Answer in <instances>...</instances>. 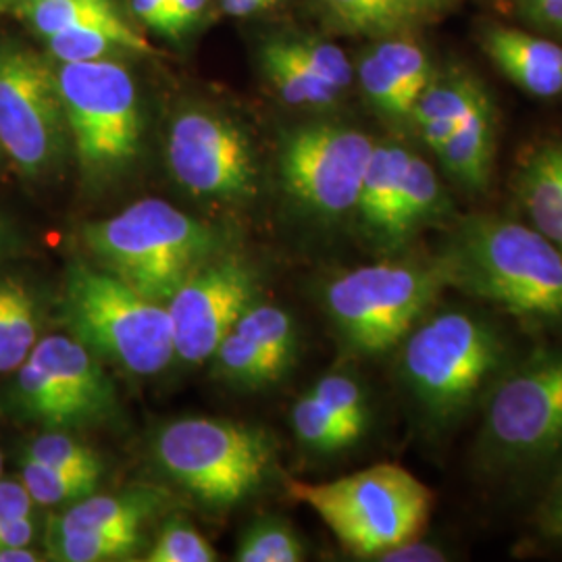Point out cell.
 <instances>
[{"mask_svg": "<svg viewBox=\"0 0 562 562\" xmlns=\"http://www.w3.org/2000/svg\"><path fill=\"white\" fill-rule=\"evenodd\" d=\"M434 257L446 290L531 327H562V250L531 223L467 215L448 225Z\"/></svg>", "mask_w": 562, "mask_h": 562, "instance_id": "6da1fadb", "label": "cell"}, {"mask_svg": "<svg viewBox=\"0 0 562 562\" xmlns=\"http://www.w3.org/2000/svg\"><path fill=\"white\" fill-rule=\"evenodd\" d=\"M436 304L398 344V373L427 434L448 436L482 408L515 350L487 313Z\"/></svg>", "mask_w": 562, "mask_h": 562, "instance_id": "7a4b0ae2", "label": "cell"}, {"mask_svg": "<svg viewBox=\"0 0 562 562\" xmlns=\"http://www.w3.org/2000/svg\"><path fill=\"white\" fill-rule=\"evenodd\" d=\"M562 459V341L515 355L482 404L475 461L492 477L522 480Z\"/></svg>", "mask_w": 562, "mask_h": 562, "instance_id": "3957f363", "label": "cell"}, {"mask_svg": "<svg viewBox=\"0 0 562 562\" xmlns=\"http://www.w3.org/2000/svg\"><path fill=\"white\" fill-rule=\"evenodd\" d=\"M81 241L101 269L162 304L223 248L220 229L159 199L134 202L113 217L88 223Z\"/></svg>", "mask_w": 562, "mask_h": 562, "instance_id": "277c9868", "label": "cell"}, {"mask_svg": "<svg viewBox=\"0 0 562 562\" xmlns=\"http://www.w3.org/2000/svg\"><path fill=\"white\" fill-rule=\"evenodd\" d=\"M288 494L319 515L355 557L375 561L382 552L422 536L434 494L408 469L382 462L334 482H288Z\"/></svg>", "mask_w": 562, "mask_h": 562, "instance_id": "5b68a950", "label": "cell"}, {"mask_svg": "<svg viewBox=\"0 0 562 562\" xmlns=\"http://www.w3.org/2000/svg\"><path fill=\"white\" fill-rule=\"evenodd\" d=\"M63 322L92 355L140 378L161 373L176 357L167 304L142 296L101 267H69Z\"/></svg>", "mask_w": 562, "mask_h": 562, "instance_id": "8992f818", "label": "cell"}, {"mask_svg": "<svg viewBox=\"0 0 562 562\" xmlns=\"http://www.w3.org/2000/svg\"><path fill=\"white\" fill-rule=\"evenodd\" d=\"M446 290L436 257L362 265L329 281L323 304L346 350L382 357L398 348Z\"/></svg>", "mask_w": 562, "mask_h": 562, "instance_id": "52a82bcc", "label": "cell"}, {"mask_svg": "<svg viewBox=\"0 0 562 562\" xmlns=\"http://www.w3.org/2000/svg\"><path fill=\"white\" fill-rule=\"evenodd\" d=\"M162 473L211 508H229L261 487L278 459L273 436L246 423L188 417L153 443Z\"/></svg>", "mask_w": 562, "mask_h": 562, "instance_id": "ba28073f", "label": "cell"}, {"mask_svg": "<svg viewBox=\"0 0 562 562\" xmlns=\"http://www.w3.org/2000/svg\"><path fill=\"white\" fill-rule=\"evenodd\" d=\"M69 138L86 180L106 181L130 167L140 150L136 81L117 59L57 63Z\"/></svg>", "mask_w": 562, "mask_h": 562, "instance_id": "9c48e42d", "label": "cell"}, {"mask_svg": "<svg viewBox=\"0 0 562 562\" xmlns=\"http://www.w3.org/2000/svg\"><path fill=\"white\" fill-rule=\"evenodd\" d=\"M117 392L101 359L69 336L36 341L18 369L13 406L46 431H67L109 422Z\"/></svg>", "mask_w": 562, "mask_h": 562, "instance_id": "30bf717a", "label": "cell"}, {"mask_svg": "<svg viewBox=\"0 0 562 562\" xmlns=\"http://www.w3.org/2000/svg\"><path fill=\"white\" fill-rule=\"evenodd\" d=\"M67 138L57 63L0 41V150L25 178H41L59 162Z\"/></svg>", "mask_w": 562, "mask_h": 562, "instance_id": "8fae6325", "label": "cell"}, {"mask_svg": "<svg viewBox=\"0 0 562 562\" xmlns=\"http://www.w3.org/2000/svg\"><path fill=\"white\" fill-rule=\"evenodd\" d=\"M373 146L367 134L346 125L296 127L281 142L283 190L311 217L338 222L357 209Z\"/></svg>", "mask_w": 562, "mask_h": 562, "instance_id": "7c38bea8", "label": "cell"}, {"mask_svg": "<svg viewBox=\"0 0 562 562\" xmlns=\"http://www.w3.org/2000/svg\"><path fill=\"white\" fill-rule=\"evenodd\" d=\"M167 161L190 194L246 201L257 194V162L240 127L220 113L186 109L167 136Z\"/></svg>", "mask_w": 562, "mask_h": 562, "instance_id": "4fadbf2b", "label": "cell"}, {"mask_svg": "<svg viewBox=\"0 0 562 562\" xmlns=\"http://www.w3.org/2000/svg\"><path fill=\"white\" fill-rule=\"evenodd\" d=\"M259 292V271L246 259L220 252L204 262L165 302L173 325L176 357L188 364L213 359Z\"/></svg>", "mask_w": 562, "mask_h": 562, "instance_id": "5bb4252c", "label": "cell"}, {"mask_svg": "<svg viewBox=\"0 0 562 562\" xmlns=\"http://www.w3.org/2000/svg\"><path fill=\"white\" fill-rule=\"evenodd\" d=\"M513 190L525 222L562 250V138L538 142L522 153Z\"/></svg>", "mask_w": 562, "mask_h": 562, "instance_id": "9a60e30c", "label": "cell"}, {"mask_svg": "<svg viewBox=\"0 0 562 562\" xmlns=\"http://www.w3.org/2000/svg\"><path fill=\"white\" fill-rule=\"evenodd\" d=\"M483 48L513 83L538 99L562 94V48L513 27H492Z\"/></svg>", "mask_w": 562, "mask_h": 562, "instance_id": "2e32d148", "label": "cell"}, {"mask_svg": "<svg viewBox=\"0 0 562 562\" xmlns=\"http://www.w3.org/2000/svg\"><path fill=\"white\" fill-rule=\"evenodd\" d=\"M411 153L398 144H378L367 162L357 201L362 232L375 246L392 250V229Z\"/></svg>", "mask_w": 562, "mask_h": 562, "instance_id": "e0dca14e", "label": "cell"}, {"mask_svg": "<svg viewBox=\"0 0 562 562\" xmlns=\"http://www.w3.org/2000/svg\"><path fill=\"white\" fill-rule=\"evenodd\" d=\"M165 498L155 490H132L109 496H88L53 515L48 527L59 531H120L142 529V525L161 513Z\"/></svg>", "mask_w": 562, "mask_h": 562, "instance_id": "ac0fdd59", "label": "cell"}, {"mask_svg": "<svg viewBox=\"0 0 562 562\" xmlns=\"http://www.w3.org/2000/svg\"><path fill=\"white\" fill-rule=\"evenodd\" d=\"M496 150V121L492 102H483L459 132L438 153L443 171L469 192H483L490 186Z\"/></svg>", "mask_w": 562, "mask_h": 562, "instance_id": "d6986e66", "label": "cell"}, {"mask_svg": "<svg viewBox=\"0 0 562 562\" xmlns=\"http://www.w3.org/2000/svg\"><path fill=\"white\" fill-rule=\"evenodd\" d=\"M450 213L452 206L434 167L411 153L394 217L392 250H398L427 227L450 225Z\"/></svg>", "mask_w": 562, "mask_h": 562, "instance_id": "ffe728a7", "label": "cell"}, {"mask_svg": "<svg viewBox=\"0 0 562 562\" xmlns=\"http://www.w3.org/2000/svg\"><path fill=\"white\" fill-rule=\"evenodd\" d=\"M46 46L55 63H90L115 59L120 53H153V46L127 21L55 34L46 38Z\"/></svg>", "mask_w": 562, "mask_h": 562, "instance_id": "44dd1931", "label": "cell"}, {"mask_svg": "<svg viewBox=\"0 0 562 562\" xmlns=\"http://www.w3.org/2000/svg\"><path fill=\"white\" fill-rule=\"evenodd\" d=\"M38 341L36 302L15 278H0V373L18 371Z\"/></svg>", "mask_w": 562, "mask_h": 562, "instance_id": "7402d4cb", "label": "cell"}, {"mask_svg": "<svg viewBox=\"0 0 562 562\" xmlns=\"http://www.w3.org/2000/svg\"><path fill=\"white\" fill-rule=\"evenodd\" d=\"M344 27L361 34H390L427 20L440 0H323Z\"/></svg>", "mask_w": 562, "mask_h": 562, "instance_id": "603a6c76", "label": "cell"}, {"mask_svg": "<svg viewBox=\"0 0 562 562\" xmlns=\"http://www.w3.org/2000/svg\"><path fill=\"white\" fill-rule=\"evenodd\" d=\"M262 67L281 99L294 106H329L340 90L322 80L302 63L285 41H273L262 50Z\"/></svg>", "mask_w": 562, "mask_h": 562, "instance_id": "cb8c5ba5", "label": "cell"}, {"mask_svg": "<svg viewBox=\"0 0 562 562\" xmlns=\"http://www.w3.org/2000/svg\"><path fill=\"white\" fill-rule=\"evenodd\" d=\"M140 529L59 531L46 527V559L59 562H106L132 559L140 548Z\"/></svg>", "mask_w": 562, "mask_h": 562, "instance_id": "d4e9b609", "label": "cell"}, {"mask_svg": "<svg viewBox=\"0 0 562 562\" xmlns=\"http://www.w3.org/2000/svg\"><path fill=\"white\" fill-rule=\"evenodd\" d=\"M44 41L69 30L121 23L123 18L111 0H38L15 15Z\"/></svg>", "mask_w": 562, "mask_h": 562, "instance_id": "484cf974", "label": "cell"}, {"mask_svg": "<svg viewBox=\"0 0 562 562\" xmlns=\"http://www.w3.org/2000/svg\"><path fill=\"white\" fill-rule=\"evenodd\" d=\"M234 331L246 340L255 341L288 371L299 355V329L290 313L271 304H252L241 315Z\"/></svg>", "mask_w": 562, "mask_h": 562, "instance_id": "4316f807", "label": "cell"}, {"mask_svg": "<svg viewBox=\"0 0 562 562\" xmlns=\"http://www.w3.org/2000/svg\"><path fill=\"white\" fill-rule=\"evenodd\" d=\"M215 367L227 382L241 387H265L280 382L288 373L280 362L273 361L255 341L246 340L238 331H229L213 352Z\"/></svg>", "mask_w": 562, "mask_h": 562, "instance_id": "83f0119b", "label": "cell"}, {"mask_svg": "<svg viewBox=\"0 0 562 562\" xmlns=\"http://www.w3.org/2000/svg\"><path fill=\"white\" fill-rule=\"evenodd\" d=\"M340 425L350 446L361 442L371 425V408L361 383L348 373H329L311 387Z\"/></svg>", "mask_w": 562, "mask_h": 562, "instance_id": "f1b7e54d", "label": "cell"}, {"mask_svg": "<svg viewBox=\"0 0 562 562\" xmlns=\"http://www.w3.org/2000/svg\"><path fill=\"white\" fill-rule=\"evenodd\" d=\"M490 99L480 83L464 80H443L429 83L415 102L411 121L419 127L429 121H454L462 123L477 106Z\"/></svg>", "mask_w": 562, "mask_h": 562, "instance_id": "f546056e", "label": "cell"}, {"mask_svg": "<svg viewBox=\"0 0 562 562\" xmlns=\"http://www.w3.org/2000/svg\"><path fill=\"white\" fill-rule=\"evenodd\" d=\"M20 471L21 483L25 485L34 504H41V506L80 503L83 498L97 494V487L101 482L94 477H83V475L60 471L50 464L34 461L30 457L21 459Z\"/></svg>", "mask_w": 562, "mask_h": 562, "instance_id": "4dcf8cb0", "label": "cell"}, {"mask_svg": "<svg viewBox=\"0 0 562 562\" xmlns=\"http://www.w3.org/2000/svg\"><path fill=\"white\" fill-rule=\"evenodd\" d=\"M306 559L301 536L280 517H262L241 533L236 561L299 562Z\"/></svg>", "mask_w": 562, "mask_h": 562, "instance_id": "1f68e13d", "label": "cell"}, {"mask_svg": "<svg viewBox=\"0 0 562 562\" xmlns=\"http://www.w3.org/2000/svg\"><path fill=\"white\" fill-rule=\"evenodd\" d=\"M292 427L299 442L315 454H336L350 448L338 422L313 392H306L292 408Z\"/></svg>", "mask_w": 562, "mask_h": 562, "instance_id": "d6a6232c", "label": "cell"}, {"mask_svg": "<svg viewBox=\"0 0 562 562\" xmlns=\"http://www.w3.org/2000/svg\"><path fill=\"white\" fill-rule=\"evenodd\" d=\"M23 457L50 464L55 469L74 473V475L94 477V480H101L102 469H104L97 450L67 436L65 431H46L44 436L36 438L27 446Z\"/></svg>", "mask_w": 562, "mask_h": 562, "instance_id": "836d02e7", "label": "cell"}, {"mask_svg": "<svg viewBox=\"0 0 562 562\" xmlns=\"http://www.w3.org/2000/svg\"><path fill=\"white\" fill-rule=\"evenodd\" d=\"M144 561L213 562L217 561V552L194 525L173 517L162 525L157 542L153 543Z\"/></svg>", "mask_w": 562, "mask_h": 562, "instance_id": "e575fe53", "label": "cell"}, {"mask_svg": "<svg viewBox=\"0 0 562 562\" xmlns=\"http://www.w3.org/2000/svg\"><path fill=\"white\" fill-rule=\"evenodd\" d=\"M359 76L367 99L382 115L390 120L411 121L413 102L402 90L394 74L373 53L361 60Z\"/></svg>", "mask_w": 562, "mask_h": 562, "instance_id": "d590c367", "label": "cell"}, {"mask_svg": "<svg viewBox=\"0 0 562 562\" xmlns=\"http://www.w3.org/2000/svg\"><path fill=\"white\" fill-rule=\"evenodd\" d=\"M373 55L394 74V78L398 80L402 90L415 106L423 90L431 83L429 63L425 59L422 48L413 42L385 41L373 50Z\"/></svg>", "mask_w": 562, "mask_h": 562, "instance_id": "8d00e7d4", "label": "cell"}, {"mask_svg": "<svg viewBox=\"0 0 562 562\" xmlns=\"http://www.w3.org/2000/svg\"><path fill=\"white\" fill-rule=\"evenodd\" d=\"M292 48V53L322 80L331 83L336 90H344L350 86L352 80V67L350 60L341 53L340 46L329 42L308 41H285Z\"/></svg>", "mask_w": 562, "mask_h": 562, "instance_id": "74e56055", "label": "cell"}, {"mask_svg": "<svg viewBox=\"0 0 562 562\" xmlns=\"http://www.w3.org/2000/svg\"><path fill=\"white\" fill-rule=\"evenodd\" d=\"M538 527L548 540L562 543V459L546 498L538 508Z\"/></svg>", "mask_w": 562, "mask_h": 562, "instance_id": "f35d334b", "label": "cell"}, {"mask_svg": "<svg viewBox=\"0 0 562 562\" xmlns=\"http://www.w3.org/2000/svg\"><path fill=\"white\" fill-rule=\"evenodd\" d=\"M375 561L382 562H443L450 561L448 548L440 543L422 542L419 536L413 540L398 543L382 552Z\"/></svg>", "mask_w": 562, "mask_h": 562, "instance_id": "ab89813d", "label": "cell"}, {"mask_svg": "<svg viewBox=\"0 0 562 562\" xmlns=\"http://www.w3.org/2000/svg\"><path fill=\"white\" fill-rule=\"evenodd\" d=\"M34 513V501L25 485L0 477V522L30 519Z\"/></svg>", "mask_w": 562, "mask_h": 562, "instance_id": "60d3db41", "label": "cell"}, {"mask_svg": "<svg viewBox=\"0 0 562 562\" xmlns=\"http://www.w3.org/2000/svg\"><path fill=\"white\" fill-rule=\"evenodd\" d=\"M209 0H169V38H178L201 21Z\"/></svg>", "mask_w": 562, "mask_h": 562, "instance_id": "b9f144b4", "label": "cell"}, {"mask_svg": "<svg viewBox=\"0 0 562 562\" xmlns=\"http://www.w3.org/2000/svg\"><path fill=\"white\" fill-rule=\"evenodd\" d=\"M134 15L150 30L167 36L169 32V0H132Z\"/></svg>", "mask_w": 562, "mask_h": 562, "instance_id": "7bdbcfd3", "label": "cell"}, {"mask_svg": "<svg viewBox=\"0 0 562 562\" xmlns=\"http://www.w3.org/2000/svg\"><path fill=\"white\" fill-rule=\"evenodd\" d=\"M36 536V525L30 519L0 522V550L2 548H23L32 546Z\"/></svg>", "mask_w": 562, "mask_h": 562, "instance_id": "ee69618b", "label": "cell"}, {"mask_svg": "<svg viewBox=\"0 0 562 562\" xmlns=\"http://www.w3.org/2000/svg\"><path fill=\"white\" fill-rule=\"evenodd\" d=\"M527 4L533 20L562 32V0H531Z\"/></svg>", "mask_w": 562, "mask_h": 562, "instance_id": "f6af8a7d", "label": "cell"}, {"mask_svg": "<svg viewBox=\"0 0 562 562\" xmlns=\"http://www.w3.org/2000/svg\"><path fill=\"white\" fill-rule=\"evenodd\" d=\"M21 248H23V236L18 232V227L0 215V262L15 257Z\"/></svg>", "mask_w": 562, "mask_h": 562, "instance_id": "bcb514c9", "label": "cell"}, {"mask_svg": "<svg viewBox=\"0 0 562 562\" xmlns=\"http://www.w3.org/2000/svg\"><path fill=\"white\" fill-rule=\"evenodd\" d=\"M278 2L280 0H222L223 9L229 15H236V18H246V15L259 13V11H265L267 7L278 4Z\"/></svg>", "mask_w": 562, "mask_h": 562, "instance_id": "7dc6e473", "label": "cell"}, {"mask_svg": "<svg viewBox=\"0 0 562 562\" xmlns=\"http://www.w3.org/2000/svg\"><path fill=\"white\" fill-rule=\"evenodd\" d=\"M41 561V554L34 552L30 546L23 548H2L0 562H36Z\"/></svg>", "mask_w": 562, "mask_h": 562, "instance_id": "c3c4849f", "label": "cell"}, {"mask_svg": "<svg viewBox=\"0 0 562 562\" xmlns=\"http://www.w3.org/2000/svg\"><path fill=\"white\" fill-rule=\"evenodd\" d=\"M38 0H0V15H18L21 9L34 4Z\"/></svg>", "mask_w": 562, "mask_h": 562, "instance_id": "681fc988", "label": "cell"}, {"mask_svg": "<svg viewBox=\"0 0 562 562\" xmlns=\"http://www.w3.org/2000/svg\"><path fill=\"white\" fill-rule=\"evenodd\" d=\"M0 477H2V452H0Z\"/></svg>", "mask_w": 562, "mask_h": 562, "instance_id": "f907efd6", "label": "cell"}, {"mask_svg": "<svg viewBox=\"0 0 562 562\" xmlns=\"http://www.w3.org/2000/svg\"><path fill=\"white\" fill-rule=\"evenodd\" d=\"M525 2H531V0H525Z\"/></svg>", "mask_w": 562, "mask_h": 562, "instance_id": "816d5d0a", "label": "cell"}]
</instances>
